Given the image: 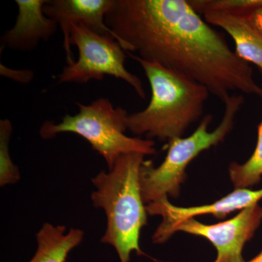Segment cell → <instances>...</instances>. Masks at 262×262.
Wrapping results in <instances>:
<instances>
[{"label":"cell","mask_w":262,"mask_h":262,"mask_svg":"<svg viewBox=\"0 0 262 262\" xmlns=\"http://www.w3.org/2000/svg\"><path fill=\"white\" fill-rule=\"evenodd\" d=\"M106 24L124 51L185 76L223 103L236 91L262 98L250 63L188 0H114Z\"/></svg>","instance_id":"cell-1"},{"label":"cell","mask_w":262,"mask_h":262,"mask_svg":"<svg viewBox=\"0 0 262 262\" xmlns=\"http://www.w3.org/2000/svg\"><path fill=\"white\" fill-rule=\"evenodd\" d=\"M141 65L151 87L149 103L129 114L127 127L135 135L160 141L182 137L188 127L203 117L209 91L185 76L128 53Z\"/></svg>","instance_id":"cell-2"},{"label":"cell","mask_w":262,"mask_h":262,"mask_svg":"<svg viewBox=\"0 0 262 262\" xmlns=\"http://www.w3.org/2000/svg\"><path fill=\"white\" fill-rule=\"evenodd\" d=\"M145 156L122 155L108 173L102 170L91 180L96 187L91 200L96 208L104 211L107 222L101 243L111 245L121 262H129L133 251L143 254L139 237L147 211L141 194L140 170Z\"/></svg>","instance_id":"cell-3"},{"label":"cell","mask_w":262,"mask_h":262,"mask_svg":"<svg viewBox=\"0 0 262 262\" xmlns=\"http://www.w3.org/2000/svg\"><path fill=\"white\" fill-rule=\"evenodd\" d=\"M245 101L241 94H232L225 101L222 121L214 130H208L213 120L211 115L201 119L194 133L188 137L168 141V154L159 166L144 160L141 167L140 185L144 203H152L168 195L177 198L186 168L202 151L224 141L234 127L235 117Z\"/></svg>","instance_id":"cell-4"},{"label":"cell","mask_w":262,"mask_h":262,"mask_svg":"<svg viewBox=\"0 0 262 262\" xmlns=\"http://www.w3.org/2000/svg\"><path fill=\"white\" fill-rule=\"evenodd\" d=\"M79 112L75 115L67 114L60 123L46 121L39 129L44 139H53L63 133H73L89 141L111 170L123 155L140 153L156 154L155 141L151 139L129 137L127 110L115 107L110 99L99 98L89 105L76 102Z\"/></svg>","instance_id":"cell-5"},{"label":"cell","mask_w":262,"mask_h":262,"mask_svg":"<svg viewBox=\"0 0 262 262\" xmlns=\"http://www.w3.org/2000/svg\"><path fill=\"white\" fill-rule=\"evenodd\" d=\"M71 46L78 49L79 58L67 65L58 76L59 83L85 84L110 75L126 82L142 99L146 92L142 82L125 67V51L116 39L94 32L82 25L71 26Z\"/></svg>","instance_id":"cell-6"},{"label":"cell","mask_w":262,"mask_h":262,"mask_svg":"<svg viewBox=\"0 0 262 262\" xmlns=\"http://www.w3.org/2000/svg\"><path fill=\"white\" fill-rule=\"evenodd\" d=\"M261 221L262 208L256 203L231 220L215 225H205L194 218L182 221L174 226L171 234L181 231L205 237L216 249L217 257L213 262H245V244L252 238Z\"/></svg>","instance_id":"cell-7"},{"label":"cell","mask_w":262,"mask_h":262,"mask_svg":"<svg viewBox=\"0 0 262 262\" xmlns=\"http://www.w3.org/2000/svg\"><path fill=\"white\" fill-rule=\"evenodd\" d=\"M262 198V189L251 190L248 189H235L233 192L224 196L220 201L204 206L178 207L169 202L168 198H163L146 206L149 215H160L163 222L152 236L154 244H163L170 238L173 227L182 221L202 215L211 214L222 220L227 215L238 210H243L258 203Z\"/></svg>","instance_id":"cell-8"},{"label":"cell","mask_w":262,"mask_h":262,"mask_svg":"<svg viewBox=\"0 0 262 262\" xmlns=\"http://www.w3.org/2000/svg\"><path fill=\"white\" fill-rule=\"evenodd\" d=\"M114 0H48L44 13L56 20L63 34V48L67 65L75 62L71 46V26L82 25L94 32L116 35L106 24V15ZM118 42V41H117Z\"/></svg>","instance_id":"cell-9"},{"label":"cell","mask_w":262,"mask_h":262,"mask_svg":"<svg viewBox=\"0 0 262 262\" xmlns=\"http://www.w3.org/2000/svg\"><path fill=\"white\" fill-rule=\"evenodd\" d=\"M48 0H15L18 13L13 28L0 39V51L9 48L13 51H32L42 41L49 40L59 26L56 20L44 13Z\"/></svg>","instance_id":"cell-10"},{"label":"cell","mask_w":262,"mask_h":262,"mask_svg":"<svg viewBox=\"0 0 262 262\" xmlns=\"http://www.w3.org/2000/svg\"><path fill=\"white\" fill-rule=\"evenodd\" d=\"M203 15L207 23L220 27L232 38L234 52L241 59L256 65L262 73V34L248 15L221 11H208Z\"/></svg>","instance_id":"cell-11"},{"label":"cell","mask_w":262,"mask_h":262,"mask_svg":"<svg viewBox=\"0 0 262 262\" xmlns=\"http://www.w3.org/2000/svg\"><path fill=\"white\" fill-rule=\"evenodd\" d=\"M83 237L80 229L72 228L67 232L65 226L44 224L37 234V251L29 262H66Z\"/></svg>","instance_id":"cell-12"},{"label":"cell","mask_w":262,"mask_h":262,"mask_svg":"<svg viewBox=\"0 0 262 262\" xmlns=\"http://www.w3.org/2000/svg\"><path fill=\"white\" fill-rule=\"evenodd\" d=\"M229 177L235 189H247L257 184L262 177V120L258 126V141L253 155L244 164L232 163Z\"/></svg>","instance_id":"cell-13"},{"label":"cell","mask_w":262,"mask_h":262,"mask_svg":"<svg viewBox=\"0 0 262 262\" xmlns=\"http://www.w3.org/2000/svg\"><path fill=\"white\" fill-rule=\"evenodd\" d=\"M198 14L221 11L248 15L262 5V0H188Z\"/></svg>","instance_id":"cell-14"},{"label":"cell","mask_w":262,"mask_h":262,"mask_svg":"<svg viewBox=\"0 0 262 262\" xmlns=\"http://www.w3.org/2000/svg\"><path fill=\"white\" fill-rule=\"evenodd\" d=\"M13 132L8 119L0 120V184L4 187L15 184L20 179L18 167L12 161L10 155V140Z\"/></svg>","instance_id":"cell-15"},{"label":"cell","mask_w":262,"mask_h":262,"mask_svg":"<svg viewBox=\"0 0 262 262\" xmlns=\"http://www.w3.org/2000/svg\"><path fill=\"white\" fill-rule=\"evenodd\" d=\"M0 74L2 76L8 77L22 84H28L34 79V72L29 70H13L5 67L3 63L0 64Z\"/></svg>","instance_id":"cell-16"},{"label":"cell","mask_w":262,"mask_h":262,"mask_svg":"<svg viewBox=\"0 0 262 262\" xmlns=\"http://www.w3.org/2000/svg\"><path fill=\"white\" fill-rule=\"evenodd\" d=\"M248 17L258 32L262 34V5L251 12Z\"/></svg>","instance_id":"cell-17"},{"label":"cell","mask_w":262,"mask_h":262,"mask_svg":"<svg viewBox=\"0 0 262 262\" xmlns=\"http://www.w3.org/2000/svg\"><path fill=\"white\" fill-rule=\"evenodd\" d=\"M247 262H262V250L261 252L258 253L257 256H255V257L253 258V259H251V261Z\"/></svg>","instance_id":"cell-18"},{"label":"cell","mask_w":262,"mask_h":262,"mask_svg":"<svg viewBox=\"0 0 262 262\" xmlns=\"http://www.w3.org/2000/svg\"><path fill=\"white\" fill-rule=\"evenodd\" d=\"M261 88H262V85H261Z\"/></svg>","instance_id":"cell-19"}]
</instances>
